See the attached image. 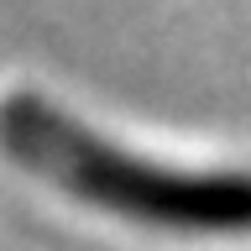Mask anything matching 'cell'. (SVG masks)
I'll return each mask as SVG.
<instances>
[{
    "mask_svg": "<svg viewBox=\"0 0 251 251\" xmlns=\"http://www.w3.org/2000/svg\"><path fill=\"white\" fill-rule=\"evenodd\" d=\"M0 152L58 194L141 230L251 235V173H194L121 152L31 89H11L0 100Z\"/></svg>",
    "mask_w": 251,
    "mask_h": 251,
    "instance_id": "1",
    "label": "cell"
}]
</instances>
